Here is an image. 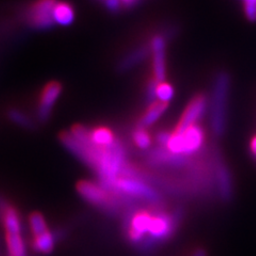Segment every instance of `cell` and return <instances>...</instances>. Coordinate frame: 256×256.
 Instances as JSON below:
<instances>
[{"mask_svg": "<svg viewBox=\"0 0 256 256\" xmlns=\"http://www.w3.org/2000/svg\"><path fill=\"white\" fill-rule=\"evenodd\" d=\"M124 164L125 152L121 144L116 141L110 148H104L98 164L94 166L104 189L116 191V185L120 180V174L123 172Z\"/></svg>", "mask_w": 256, "mask_h": 256, "instance_id": "6da1fadb", "label": "cell"}, {"mask_svg": "<svg viewBox=\"0 0 256 256\" xmlns=\"http://www.w3.org/2000/svg\"><path fill=\"white\" fill-rule=\"evenodd\" d=\"M204 141L205 134L203 130L196 125L184 132H174L166 148L175 156H188L201 150Z\"/></svg>", "mask_w": 256, "mask_h": 256, "instance_id": "3957f363", "label": "cell"}, {"mask_svg": "<svg viewBox=\"0 0 256 256\" xmlns=\"http://www.w3.org/2000/svg\"><path fill=\"white\" fill-rule=\"evenodd\" d=\"M158 82L156 79L152 80V82L148 84V90H146V98H148V102L153 105L154 102H156V98H157V86H158Z\"/></svg>", "mask_w": 256, "mask_h": 256, "instance_id": "cb8c5ba5", "label": "cell"}, {"mask_svg": "<svg viewBox=\"0 0 256 256\" xmlns=\"http://www.w3.org/2000/svg\"><path fill=\"white\" fill-rule=\"evenodd\" d=\"M172 230L173 221L171 217L160 214L153 216L148 235H150V239H153L154 242H160V240L170 237Z\"/></svg>", "mask_w": 256, "mask_h": 256, "instance_id": "30bf717a", "label": "cell"}, {"mask_svg": "<svg viewBox=\"0 0 256 256\" xmlns=\"http://www.w3.org/2000/svg\"><path fill=\"white\" fill-rule=\"evenodd\" d=\"M62 92V86L59 82L48 84L41 94L38 102V116L41 122H46L52 114V107L58 100Z\"/></svg>", "mask_w": 256, "mask_h": 256, "instance_id": "52a82bcc", "label": "cell"}, {"mask_svg": "<svg viewBox=\"0 0 256 256\" xmlns=\"http://www.w3.org/2000/svg\"><path fill=\"white\" fill-rule=\"evenodd\" d=\"M8 206H9V204L6 202V200H4L2 196H0V221H2V216H4Z\"/></svg>", "mask_w": 256, "mask_h": 256, "instance_id": "4316f807", "label": "cell"}, {"mask_svg": "<svg viewBox=\"0 0 256 256\" xmlns=\"http://www.w3.org/2000/svg\"><path fill=\"white\" fill-rule=\"evenodd\" d=\"M116 191L123 192L130 196L148 200V201L154 202L158 200L156 191L146 186L144 182L132 178H120L116 185Z\"/></svg>", "mask_w": 256, "mask_h": 256, "instance_id": "5b68a950", "label": "cell"}, {"mask_svg": "<svg viewBox=\"0 0 256 256\" xmlns=\"http://www.w3.org/2000/svg\"><path fill=\"white\" fill-rule=\"evenodd\" d=\"M171 137H172V134H171L164 132H160V134H158L157 140H158V143L160 144V146H166V148L168 143H169V141H170Z\"/></svg>", "mask_w": 256, "mask_h": 256, "instance_id": "484cf974", "label": "cell"}, {"mask_svg": "<svg viewBox=\"0 0 256 256\" xmlns=\"http://www.w3.org/2000/svg\"><path fill=\"white\" fill-rule=\"evenodd\" d=\"M54 24L60 26H70L75 20V11L70 4L66 2H58L54 9Z\"/></svg>", "mask_w": 256, "mask_h": 256, "instance_id": "4fadbf2b", "label": "cell"}, {"mask_svg": "<svg viewBox=\"0 0 256 256\" xmlns=\"http://www.w3.org/2000/svg\"><path fill=\"white\" fill-rule=\"evenodd\" d=\"M9 116L12 122L18 124L24 128H34V122L25 114L20 112V110H11L9 112Z\"/></svg>", "mask_w": 256, "mask_h": 256, "instance_id": "44dd1931", "label": "cell"}, {"mask_svg": "<svg viewBox=\"0 0 256 256\" xmlns=\"http://www.w3.org/2000/svg\"><path fill=\"white\" fill-rule=\"evenodd\" d=\"M29 226H30V230L31 233L34 235V237L40 236L44 233H46L48 230L47 223L45 218L43 217L42 214L38 212H34L30 217H29Z\"/></svg>", "mask_w": 256, "mask_h": 256, "instance_id": "ac0fdd59", "label": "cell"}, {"mask_svg": "<svg viewBox=\"0 0 256 256\" xmlns=\"http://www.w3.org/2000/svg\"><path fill=\"white\" fill-rule=\"evenodd\" d=\"M218 182L222 196L228 198L232 194V185H230V176L228 171L224 166H219L218 169Z\"/></svg>", "mask_w": 256, "mask_h": 256, "instance_id": "d6986e66", "label": "cell"}, {"mask_svg": "<svg viewBox=\"0 0 256 256\" xmlns=\"http://www.w3.org/2000/svg\"><path fill=\"white\" fill-rule=\"evenodd\" d=\"M150 50L154 54V74L158 82H164L166 79V41L162 36L153 38Z\"/></svg>", "mask_w": 256, "mask_h": 256, "instance_id": "9c48e42d", "label": "cell"}, {"mask_svg": "<svg viewBox=\"0 0 256 256\" xmlns=\"http://www.w3.org/2000/svg\"><path fill=\"white\" fill-rule=\"evenodd\" d=\"M206 109H207L206 98L202 95L198 96V98H196L189 104V106L186 109L185 114H184L175 132H184L187 130H189L190 127L196 126L200 120L204 116Z\"/></svg>", "mask_w": 256, "mask_h": 256, "instance_id": "8992f818", "label": "cell"}, {"mask_svg": "<svg viewBox=\"0 0 256 256\" xmlns=\"http://www.w3.org/2000/svg\"><path fill=\"white\" fill-rule=\"evenodd\" d=\"M121 2L123 6H134L136 2H137V0H121Z\"/></svg>", "mask_w": 256, "mask_h": 256, "instance_id": "83f0119b", "label": "cell"}, {"mask_svg": "<svg viewBox=\"0 0 256 256\" xmlns=\"http://www.w3.org/2000/svg\"><path fill=\"white\" fill-rule=\"evenodd\" d=\"M251 150H252V153L254 154V156H256V137L251 142Z\"/></svg>", "mask_w": 256, "mask_h": 256, "instance_id": "f1b7e54d", "label": "cell"}, {"mask_svg": "<svg viewBox=\"0 0 256 256\" xmlns=\"http://www.w3.org/2000/svg\"><path fill=\"white\" fill-rule=\"evenodd\" d=\"M58 0H36L28 11V22L36 29H48L54 25V9Z\"/></svg>", "mask_w": 256, "mask_h": 256, "instance_id": "277c9868", "label": "cell"}, {"mask_svg": "<svg viewBox=\"0 0 256 256\" xmlns=\"http://www.w3.org/2000/svg\"><path fill=\"white\" fill-rule=\"evenodd\" d=\"M168 109V104L162 102H156L153 105H150V108L146 112V114L144 116L141 120V125L143 127H148L156 123L160 118L166 110Z\"/></svg>", "mask_w": 256, "mask_h": 256, "instance_id": "e0dca14e", "label": "cell"}, {"mask_svg": "<svg viewBox=\"0 0 256 256\" xmlns=\"http://www.w3.org/2000/svg\"><path fill=\"white\" fill-rule=\"evenodd\" d=\"M90 139L96 146L102 148H110L116 142L114 134L105 127L96 128V130L90 132Z\"/></svg>", "mask_w": 256, "mask_h": 256, "instance_id": "2e32d148", "label": "cell"}, {"mask_svg": "<svg viewBox=\"0 0 256 256\" xmlns=\"http://www.w3.org/2000/svg\"><path fill=\"white\" fill-rule=\"evenodd\" d=\"M150 48L146 46H142L134 50L132 52L128 54L125 58L122 59V61L118 64V70L120 72H126L128 70H130L134 68L136 66L140 64L144 59H146L148 52H150Z\"/></svg>", "mask_w": 256, "mask_h": 256, "instance_id": "9a60e30c", "label": "cell"}, {"mask_svg": "<svg viewBox=\"0 0 256 256\" xmlns=\"http://www.w3.org/2000/svg\"><path fill=\"white\" fill-rule=\"evenodd\" d=\"M244 11L249 20H256V0H244Z\"/></svg>", "mask_w": 256, "mask_h": 256, "instance_id": "603a6c76", "label": "cell"}, {"mask_svg": "<svg viewBox=\"0 0 256 256\" xmlns=\"http://www.w3.org/2000/svg\"><path fill=\"white\" fill-rule=\"evenodd\" d=\"M194 256H206V253L203 250H198L196 252Z\"/></svg>", "mask_w": 256, "mask_h": 256, "instance_id": "f546056e", "label": "cell"}, {"mask_svg": "<svg viewBox=\"0 0 256 256\" xmlns=\"http://www.w3.org/2000/svg\"><path fill=\"white\" fill-rule=\"evenodd\" d=\"M174 96L173 86L166 82H159L157 86L158 102L169 104Z\"/></svg>", "mask_w": 256, "mask_h": 256, "instance_id": "ffe728a7", "label": "cell"}, {"mask_svg": "<svg viewBox=\"0 0 256 256\" xmlns=\"http://www.w3.org/2000/svg\"><path fill=\"white\" fill-rule=\"evenodd\" d=\"M58 237L56 233H52L50 230H47L46 233L34 237L32 242V248L38 253L41 254H50L52 252L56 242H57Z\"/></svg>", "mask_w": 256, "mask_h": 256, "instance_id": "5bb4252c", "label": "cell"}, {"mask_svg": "<svg viewBox=\"0 0 256 256\" xmlns=\"http://www.w3.org/2000/svg\"><path fill=\"white\" fill-rule=\"evenodd\" d=\"M2 222L6 233L9 234H22V223L20 216L15 207L9 205L2 216Z\"/></svg>", "mask_w": 256, "mask_h": 256, "instance_id": "7c38bea8", "label": "cell"}, {"mask_svg": "<svg viewBox=\"0 0 256 256\" xmlns=\"http://www.w3.org/2000/svg\"><path fill=\"white\" fill-rule=\"evenodd\" d=\"M134 141L137 144V146L141 150H146L150 146L152 139L148 132L144 128H139L134 134Z\"/></svg>", "mask_w": 256, "mask_h": 256, "instance_id": "7402d4cb", "label": "cell"}, {"mask_svg": "<svg viewBox=\"0 0 256 256\" xmlns=\"http://www.w3.org/2000/svg\"><path fill=\"white\" fill-rule=\"evenodd\" d=\"M79 194L86 202L95 206L105 207L110 204V198L106 189L91 182H80L77 186Z\"/></svg>", "mask_w": 256, "mask_h": 256, "instance_id": "ba28073f", "label": "cell"}, {"mask_svg": "<svg viewBox=\"0 0 256 256\" xmlns=\"http://www.w3.org/2000/svg\"><path fill=\"white\" fill-rule=\"evenodd\" d=\"M230 88V76L222 72L214 79L212 100V127L217 136H221L226 130Z\"/></svg>", "mask_w": 256, "mask_h": 256, "instance_id": "7a4b0ae2", "label": "cell"}, {"mask_svg": "<svg viewBox=\"0 0 256 256\" xmlns=\"http://www.w3.org/2000/svg\"><path fill=\"white\" fill-rule=\"evenodd\" d=\"M0 256H2V242H0Z\"/></svg>", "mask_w": 256, "mask_h": 256, "instance_id": "4dcf8cb0", "label": "cell"}, {"mask_svg": "<svg viewBox=\"0 0 256 256\" xmlns=\"http://www.w3.org/2000/svg\"><path fill=\"white\" fill-rule=\"evenodd\" d=\"M111 12H118L122 6L121 0H98Z\"/></svg>", "mask_w": 256, "mask_h": 256, "instance_id": "d4e9b609", "label": "cell"}, {"mask_svg": "<svg viewBox=\"0 0 256 256\" xmlns=\"http://www.w3.org/2000/svg\"><path fill=\"white\" fill-rule=\"evenodd\" d=\"M152 219H153V214L146 212H140L134 216L130 226V237L132 242H142L144 237L148 234Z\"/></svg>", "mask_w": 256, "mask_h": 256, "instance_id": "8fae6325", "label": "cell"}]
</instances>
